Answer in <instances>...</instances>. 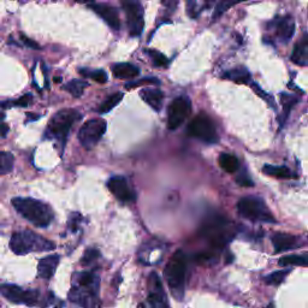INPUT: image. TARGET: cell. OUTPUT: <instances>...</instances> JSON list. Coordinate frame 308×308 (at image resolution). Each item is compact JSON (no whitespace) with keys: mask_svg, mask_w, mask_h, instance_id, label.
<instances>
[{"mask_svg":"<svg viewBox=\"0 0 308 308\" xmlns=\"http://www.w3.org/2000/svg\"><path fill=\"white\" fill-rule=\"evenodd\" d=\"M100 279L93 272L82 271L73 276L69 300L81 308H100Z\"/></svg>","mask_w":308,"mask_h":308,"instance_id":"6da1fadb","label":"cell"},{"mask_svg":"<svg viewBox=\"0 0 308 308\" xmlns=\"http://www.w3.org/2000/svg\"><path fill=\"white\" fill-rule=\"evenodd\" d=\"M12 206L24 219L37 227H47L53 220V211L47 204L31 198L12 199Z\"/></svg>","mask_w":308,"mask_h":308,"instance_id":"7a4b0ae2","label":"cell"},{"mask_svg":"<svg viewBox=\"0 0 308 308\" xmlns=\"http://www.w3.org/2000/svg\"><path fill=\"white\" fill-rule=\"evenodd\" d=\"M10 248L17 255H25L31 252H46L56 248L50 240L37 235L33 231H16L10 240Z\"/></svg>","mask_w":308,"mask_h":308,"instance_id":"3957f363","label":"cell"},{"mask_svg":"<svg viewBox=\"0 0 308 308\" xmlns=\"http://www.w3.org/2000/svg\"><path fill=\"white\" fill-rule=\"evenodd\" d=\"M185 275H187V256L179 249L172 255L165 267L166 282L172 295L178 301L184 297Z\"/></svg>","mask_w":308,"mask_h":308,"instance_id":"277c9868","label":"cell"},{"mask_svg":"<svg viewBox=\"0 0 308 308\" xmlns=\"http://www.w3.org/2000/svg\"><path fill=\"white\" fill-rule=\"evenodd\" d=\"M81 118L82 114L72 108L57 112L47 125V136L52 140H57L58 142H62V147H64L73 124Z\"/></svg>","mask_w":308,"mask_h":308,"instance_id":"5b68a950","label":"cell"},{"mask_svg":"<svg viewBox=\"0 0 308 308\" xmlns=\"http://www.w3.org/2000/svg\"><path fill=\"white\" fill-rule=\"evenodd\" d=\"M237 211L240 216L252 221H264V223H276V218L272 216L265 202L259 198L247 197L241 199L237 204Z\"/></svg>","mask_w":308,"mask_h":308,"instance_id":"8992f818","label":"cell"},{"mask_svg":"<svg viewBox=\"0 0 308 308\" xmlns=\"http://www.w3.org/2000/svg\"><path fill=\"white\" fill-rule=\"evenodd\" d=\"M187 133L189 136L202 141L205 143H217L219 140L216 125L210 115L204 112L195 115L188 124Z\"/></svg>","mask_w":308,"mask_h":308,"instance_id":"52a82bcc","label":"cell"},{"mask_svg":"<svg viewBox=\"0 0 308 308\" xmlns=\"http://www.w3.org/2000/svg\"><path fill=\"white\" fill-rule=\"evenodd\" d=\"M2 294L6 300L12 303L25 304L29 307H35L40 304L43 307L41 300H44V298H40V291L36 289L24 290L23 288L15 284H3Z\"/></svg>","mask_w":308,"mask_h":308,"instance_id":"ba28073f","label":"cell"},{"mask_svg":"<svg viewBox=\"0 0 308 308\" xmlns=\"http://www.w3.org/2000/svg\"><path fill=\"white\" fill-rule=\"evenodd\" d=\"M106 129H107V123L101 118L86 122L79 131L80 143L86 149L94 148L105 135Z\"/></svg>","mask_w":308,"mask_h":308,"instance_id":"9c48e42d","label":"cell"},{"mask_svg":"<svg viewBox=\"0 0 308 308\" xmlns=\"http://www.w3.org/2000/svg\"><path fill=\"white\" fill-rule=\"evenodd\" d=\"M122 8L127 15L129 33L133 37L140 36L144 27V10L140 0H122Z\"/></svg>","mask_w":308,"mask_h":308,"instance_id":"30bf717a","label":"cell"},{"mask_svg":"<svg viewBox=\"0 0 308 308\" xmlns=\"http://www.w3.org/2000/svg\"><path fill=\"white\" fill-rule=\"evenodd\" d=\"M191 112V102L187 96L182 95L171 101L168 107V128L170 130L178 129L184 123Z\"/></svg>","mask_w":308,"mask_h":308,"instance_id":"8fae6325","label":"cell"},{"mask_svg":"<svg viewBox=\"0 0 308 308\" xmlns=\"http://www.w3.org/2000/svg\"><path fill=\"white\" fill-rule=\"evenodd\" d=\"M204 235L207 237V240L214 247H223L230 240L231 234L227 231V221L223 218L216 217L212 218L208 223L205 225Z\"/></svg>","mask_w":308,"mask_h":308,"instance_id":"7c38bea8","label":"cell"},{"mask_svg":"<svg viewBox=\"0 0 308 308\" xmlns=\"http://www.w3.org/2000/svg\"><path fill=\"white\" fill-rule=\"evenodd\" d=\"M148 302L152 308H170L162 281L156 272H150L148 277Z\"/></svg>","mask_w":308,"mask_h":308,"instance_id":"4fadbf2b","label":"cell"},{"mask_svg":"<svg viewBox=\"0 0 308 308\" xmlns=\"http://www.w3.org/2000/svg\"><path fill=\"white\" fill-rule=\"evenodd\" d=\"M107 188L112 195L122 202H133L136 200V194L130 188L127 178L123 176H113L107 181Z\"/></svg>","mask_w":308,"mask_h":308,"instance_id":"5bb4252c","label":"cell"},{"mask_svg":"<svg viewBox=\"0 0 308 308\" xmlns=\"http://www.w3.org/2000/svg\"><path fill=\"white\" fill-rule=\"evenodd\" d=\"M89 8L101 19H104L106 23L108 24V27L113 29V30H120L121 18L117 9L108 4H94V3L89 5Z\"/></svg>","mask_w":308,"mask_h":308,"instance_id":"9a60e30c","label":"cell"},{"mask_svg":"<svg viewBox=\"0 0 308 308\" xmlns=\"http://www.w3.org/2000/svg\"><path fill=\"white\" fill-rule=\"evenodd\" d=\"M272 245L275 247L276 253H281L297 248L300 246V241H298V237L290 235V234L277 233L272 236Z\"/></svg>","mask_w":308,"mask_h":308,"instance_id":"2e32d148","label":"cell"},{"mask_svg":"<svg viewBox=\"0 0 308 308\" xmlns=\"http://www.w3.org/2000/svg\"><path fill=\"white\" fill-rule=\"evenodd\" d=\"M60 256L58 254L48 255L41 259L37 264V276L43 279H51L56 274V270L59 265Z\"/></svg>","mask_w":308,"mask_h":308,"instance_id":"e0dca14e","label":"cell"},{"mask_svg":"<svg viewBox=\"0 0 308 308\" xmlns=\"http://www.w3.org/2000/svg\"><path fill=\"white\" fill-rule=\"evenodd\" d=\"M295 31V21L291 16H285V17L278 19L277 24H276V35H277L279 40L287 41L293 37Z\"/></svg>","mask_w":308,"mask_h":308,"instance_id":"ac0fdd59","label":"cell"},{"mask_svg":"<svg viewBox=\"0 0 308 308\" xmlns=\"http://www.w3.org/2000/svg\"><path fill=\"white\" fill-rule=\"evenodd\" d=\"M140 96L154 111L159 112L163 107L164 93L157 88H144L140 92Z\"/></svg>","mask_w":308,"mask_h":308,"instance_id":"d6986e66","label":"cell"},{"mask_svg":"<svg viewBox=\"0 0 308 308\" xmlns=\"http://www.w3.org/2000/svg\"><path fill=\"white\" fill-rule=\"evenodd\" d=\"M112 72L115 79L120 80H131L139 76V67L130 63H118L112 66Z\"/></svg>","mask_w":308,"mask_h":308,"instance_id":"ffe728a7","label":"cell"},{"mask_svg":"<svg viewBox=\"0 0 308 308\" xmlns=\"http://www.w3.org/2000/svg\"><path fill=\"white\" fill-rule=\"evenodd\" d=\"M291 60L297 65H308V34L296 44L291 54Z\"/></svg>","mask_w":308,"mask_h":308,"instance_id":"44dd1931","label":"cell"},{"mask_svg":"<svg viewBox=\"0 0 308 308\" xmlns=\"http://www.w3.org/2000/svg\"><path fill=\"white\" fill-rule=\"evenodd\" d=\"M262 172L267 176H272L276 178H282V179H289V178H295L296 175L294 172L290 171V169H288L287 166H274V165H265L262 168Z\"/></svg>","mask_w":308,"mask_h":308,"instance_id":"7402d4cb","label":"cell"},{"mask_svg":"<svg viewBox=\"0 0 308 308\" xmlns=\"http://www.w3.org/2000/svg\"><path fill=\"white\" fill-rule=\"evenodd\" d=\"M224 79L231 80L236 83H249L250 82V73L246 67L239 66L235 69L229 70L223 75Z\"/></svg>","mask_w":308,"mask_h":308,"instance_id":"603a6c76","label":"cell"},{"mask_svg":"<svg viewBox=\"0 0 308 308\" xmlns=\"http://www.w3.org/2000/svg\"><path fill=\"white\" fill-rule=\"evenodd\" d=\"M219 165L227 173L236 172L240 168V162L234 154L221 153L219 156Z\"/></svg>","mask_w":308,"mask_h":308,"instance_id":"cb8c5ba5","label":"cell"},{"mask_svg":"<svg viewBox=\"0 0 308 308\" xmlns=\"http://www.w3.org/2000/svg\"><path fill=\"white\" fill-rule=\"evenodd\" d=\"M279 266H308L307 254H291L279 259Z\"/></svg>","mask_w":308,"mask_h":308,"instance_id":"d4e9b609","label":"cell"},{"mask_svg":"<svg viewBox=\"0 0 308 308\" xmlns=\"http://www.w3.org/2000/svg\"><path fill=\"white\" fill-rule=\"evenodd\" d=\"M123 99V93H115V94H112L111 96H108L106 100L102 102V104L99 106L98 112L99 113H108L112 108H114Z\"/></svg>","mask_w":308,"mask_h":308,"instance_id":"484cf974","label":"cell"},{"mask_svg":"<svg viewBox=\"0 0 308 308\" xmlns=\"http://www.w3.org/2000/svg\"><path fill=\"white\" fill-rule=\"evenodd\" d=\"M247 2V0H219L218 4L216 5V9L213 11V21H216L217 18H219L220 16H223L227 10L235 6L236 4H240V3Z\"/></svg>","mask_w":308,"mask_h":308,"instance_id":"4316f807","label":"cell"},{"mask_svg":"<svg viewBox=\"0 0 308 308\" xmlns=\"http://www.w3.org/2000/svg\"><path fill=\"white\" fill-rule=\"evenodd\" d=\"M87 87H88V82L81 81V80H72L66 86H64V89L69 92L73 98H80Z\"/></svg>","mask_w":308,"mask_h":308,"instance_id":"83f0119b","label":"cell"},{"mask_svg":"<svg viewBox=\"0 0 308 308\" xmlns=\"http://www.w3.org/2000/svg\"><path fill=\"white\" fill-rule=\"evenodd\" d=\"M80 73L86 77H89V79L93 80V81L98 82V83H106L107 81V73H106L104 70H91V69H80Z\"/></svg>","mask_w":308,"mask_h":308,"instance_id":"f1b7e54d","label":"cell"},{"mask_svg":"<svg viewBox=\"0 0 308 308\" xmlns=\"http://www.w3.org/2000/svg\"><path fill=\"white\" fill-rule=\"evenodd\" d=\"M290 274V270H281V271H276L272 272L271 275L266 276L265 277V283L268 285H279L281 283H283L284 279L287 276Z\"/></svg>","mask_w":308,"mask_h":308,"instance_id":"f546056e","label":"cell"},{"mask_svg":"<svg viewBox=\"0 0 308 308\" xmlns=\"http://www.w3.org/2000/svg\"><path fill=\"white\" fill-rule=\"evenodd\" d=\"M14 156L10 152H2V159H0V172L2 175H6V173L11 172L12 168H14Z\"/></svg>","mask_w":308,"mask_h":308,"instance_id":"4dcf8cb0","label":"cell"},{"mask_svg":"<svg viewBox=\"0 0 308 308\" xmlns=\"http://www.w3.org/2000/svg\"><path fill=\"white\" fill-rule=\"evenodd\" d=\"M144 52L147 53V56H148L150 58V60H152V63L154 64L156 66H166L168 65L169 60L168 58H166L165 56H164L163 53H160L159 51H156V50H152V48H148V50H146Z\"/></svg>","mask_w":308,"mask_h":308,"instance_id":"1f68e13d","label":"cell"},{"mask_svg":"<svg viewBox=\"0 0 308 308\" xmlns=\"http://www.w3.org/2000/svg\"><path fill=\"white\" fill-rule=\"evenodd\" d=\"M281 99H282V104H283V108H284V120L288 117V114L290 113L291 108L294 107V105L297 102V99L295 98L294 95L287 94V93H283V94H281Z\"/></svg>","mask_w":308,"mask_h":308,"instance_id":"d6a6232c","label":"cell"},{"mask_svg":"<svg viewBox=\"0 0 308 308\" xmlns=\"http://www.w3.org/2000/svg\"><path fill=\"white\" fill-rule=\"evenodd\" d=\"M31 100H33V96H31L30 94H25L15 101L3 102V108H5L6 106H19V107H27V106L31 104Z\"/></svg>","mask_w":308,"mask_h":308,"instance_id":"836d02e7","label":"cell"},{"mask_svg":"<svg viewBox=\"0 0 308 308\" xmlns=\"http://www.w3.org/2000/svg\"><path fill=\"white\" fill-rule=\"evenodd\" d=\"M100 256V252L95 248H89L85 252V254L82 256V264L83 265H89L91 262L94 261Z\"/></svg>","mask_w":308,"mask_h":308,"instance_id":"e575fe53","label":"cell"},{"mask_svg":"<svg viewBox=\"0 0 308 308\" xmlns=\"http://www.w3.org/2000/svg\"><path fill=\"white\" fill-rule=\"evenodd\" d=\"M142 85H159V80L158 79H154V77H148V79H142V80H140V81H137V82L128 83V85L125 86V88L131 89V88H135V87H140V86H142Z\"/></svg>","mask_w":308,"mask_h":308,"instance_id":"d590c367","label":"cell"},{"mask_svg":"<svg viewBox=\"0 0 308 308\" xmlns=\"http://www.w3.org/2000/svg\"><path fill=\"white\" fill-rule=\"evenodd\" d=\"M82 221V216L80 213H72L69 218V229L71 230V233H76L79 229V225Z\"/></svg>","mask_w":308,"mask_h":308,"instance_id":"8d00e7d4","label":"cell"},{"mask_svg":"<svg viewBox=\"0 0 308 308\" xmlns=\"http://www.w3.org/2000/svg\"><path fill=\"white\" fill-rule=\"evenodd\" d=\"M19 37H21L22 43H23L27 47L33 48V50H40V46H38V45H37L36 43H35V41L31 40V38H29V37L25 36L24 34H21V35H19Z\"/></svg>","mask_w":308,"mask_h":308,"instance_id":"74e56055","label":"cell"},{"mask_svg":"<svg viewBox=\"0 0 308 308\" xmlns=\"http://www.w3.org/2000/svg\"><path fill=\"white\" fill-rule=\"evenodd\" d=\"M162 4L168 12H173L177 8L178 0H162Z\"/></svg>","mask_w":308,"mask_h":308,"instance_id":"f35d334b","label":"cell"},{"mask_svg":"<svg viewBox=\"0 0 308 308\" xmlns=\"http://www.w3.org/2000/svg\"><path fill=\"white\" fill-rule=\"evenodd\" d=\"M237 183H239L240 185H242V187H253V185H254L252 179L247 177V176H240V177L237 178Z\"/></svg>","mask_w":308,"mask_h":308,"instance_id":"ab89813d","label":"cell"},{"mask_svg":"<svg viewBox=\"0 0 308 308\" xmlns=\"http://www.w3.org/2000/svg\"><path fill=\"white\" fill-rule=\"evenodd\" d=\"M187 8H188V12L190 16H195L194 14V8H195V0H187Z\"/></svg>","mask_w":308,"mask_h":308,"instance_id":"60d3db41","label":"cell"},{"mask_svg":"<svg viewBox=\"0 0 308 308\" xmlns=\"http://www.w3.org/2000/svg\"><path fill=\"white\" fill-rule=\"evenodd\" d=\"M8 130H9L8 125H6V123H3L2 124V136L3 137L6 136V134H8Z\"/></svg>","mask_w":308,"mask_h":308,"instance_id":"b9f144b4","label":"cell"},{"mask_svg":"<svg viewBox=\"0 0 308 308\" xmlns=\"http://www.w3.org/2000/svg\"><path fill=\"white\" fill-rule=\"evenodd\" d=\"M77 3H82V4H93L94 0H75Z\"/></svg>","mask_w":308,"mask_h":308,"instance_id":"7bdbcfd3","label":"cell"},{"mask_svg":"<svg viewBox=\"0 0 308 308\" xmlns=\"http://www.w3.org/2000/svg\"><path fill=\"white\" fill-rule=\"evenodd\" d=\"M40 117L38 114H28V120H37Z\"/></svg>","mask_w":308,"mask_h":308,"instance_id":"ee69618b","label":"cell"},{"mask_svg":"<svg viewBox=\"0 0 308 308\" xmlns=\"http://www.w3.org/2000/svg\"><path fill=\"white\" fill-rule=\"evenodd\" d=\"M267 308H274V304H272V303H271V304H270V306H268Z\"/></svg>","mask_w":308,"mask_h":308,"instance_id":"f6af8a7d","label":"cell"}]
</instances>
